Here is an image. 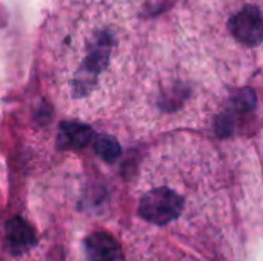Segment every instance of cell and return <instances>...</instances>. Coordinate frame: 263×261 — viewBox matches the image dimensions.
Instances as JSON below:
<instances>
[{
  "instance_id": "3",
  "label": "cell",
  "mask_w": 263,
  "mask_h": 261,
  "mask_svg": "<svg viewBox=\"0 0 263 261\" xmlns=\"http://www.w3.org/2000/svg\"><path fill=\"white\" fill-rule=\"evenodd\" d=\"M230 31L245 46H259L262 43V11L256 5L243 6L231 20Z\"/></svg>"
},
{
  "instance_id": "2",
  "label": "cell",
  "mask_w": 263,
  "mask_h": 261,
  "mask_svg": "<svg viewBox=\"0 0 263 261\" xmlns=\"http://www.w3.org/2000/svg\"><path fill=\"white\" fill-rule=\"evenodd\" d=\"M182 209H183L182 197L168 188L151 189L140 198V205H139L140 217L159 226L177 220Z\"/></svg>"
},
{
  "instance_id": "8",
  "label": "cell",
  "mask_w": 263,
  "mask_h": 261,
  "mask_svg": "<svg viewBox=\"0 0 263 261\" xmlns=\"http://www.w3.org/2000/svg\"><path fill=\"white\" fill-rule=\"evenodd\" d=\"M233 103L239 111H251L256 106V94L251 89H243L233 98Z\"/></svg>"
},
{
  "instance_id": "5",
  "label": "cell",
  "mask_w": 263,
  "mask_h": 261,
  "mask_svg": "<svg viewBox=\"0 0 263 261\" xmlns=\"http://www.w3.org/2000/svg\"><path fill=\"white\" fill-rule=\"evenodd\" d=\"M85 252L89 261H123L117 242L105 232L89 235L85 242Z\"/></svg>"
},
{
  "instance_id": "6",
  "label": "cell",
  "mask_w": 263,
  "mask_h": 261,
  "mask_svg": "<svg viewBox=\"0 0 263 261\" xmlns=\"http://www.w3.org/2000/svg\"><path fill=\"white\" fill-rule=\"evenodd\" d=\"M92 138V131L89 126L77 122H65L59 129V148L62 149H82Z\"/></svg>"
},
{
  "instance_id": "1",
  "label": "cell",
  "mask_w": 263,
  "mask_h": 261,
  "mask_svg": "<svg viewBox=\"0 0 263 261\" xmlns=\"http://www.w3.org/2000/svg\"><path fill=\"white\" fill-rule=\"evenodd\" d=\"M116 48V35L103 28L96 31L85 45L82 60L74 78V91L77 95H86L99 82L105 69H108Z\"/></svg>"
},
{
  "instance_id": "4",
  "label": "cell",
  "mask_w": 263,
  "mask_h": 261,
  "mask_svg": "<svg viewBox=\"0 0 263 261\" xmlns=\"http://www.w3.org/2000/svg\"><path fill=\"white\" fill-rule=\"evenodd\" d=\"M35 243L32 228L20 217H14L6 223V245L14 255L26 254Z\"/></svg>"
},
{
  "instance_id": "7",
  "label": "cell",
  "mask_w": 263,
  "mask_h": 261,
  "mask_svg": "<svg viewBox=\"0 0 263 261\" xmlns=\"http://www.w3.org/2000/svg\"><path fill=\"white\" fill-rule=\"evenodd\" d=\"M94 151L105 162H114L120 155V145L111 135H97L94 138Z\"/></svg>"
}]
</instances>
